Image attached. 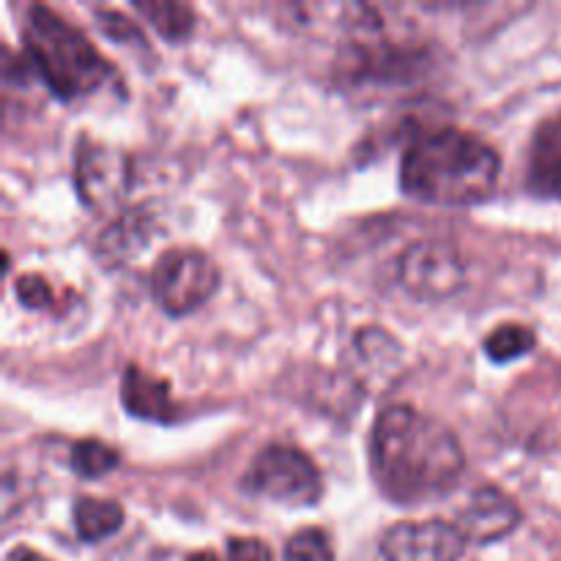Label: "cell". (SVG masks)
Returning <instances> with one entry per match:
<instances>
[{"instance_id":"cell-1","label":"cell","mask_w":561,"mask_h":561,"mask_svg":"<svg viewBox=\"0 0 561 561\" xmlns=\"http://www.w3.org/2000/svg\"><path fill=\"white\" fill-rule=\"evenodd\" d=\"M463 471V447L442 420L405 403L378 414L370 431V474L383 499L422 507L453 493Z\"/></svg>"},{"instance_id":"cell-2","label":"cell","mask_w":561,"mask_h":561,"mask_svg":"<svg viewBox=\"0 0 561 561\" xmlns=\"http://www.w3.org/2000/svg\"><path fill=\"white\" fill-rule=\"evenodd\" d=\"M502 159L471 131L442 126L420 131L400 159V190L431 206H477L496 192Z\"/></svg>"},{"instance_id":"cell-3","label":"cell","mask_w":561,"mask_h":561,"mask_svg":"<svg viewBox=\"0 0 561 561\" xmlns=\"http://www.w3.org/2000/svg\"><path fill=\"white\" fill-rule=\"evenodd\" d=\"M22 42L36 75L60 102L88 96L113 77V64L104 60L80 27L71 25L49 5L27 9Z\"/></svg>"},{"instance_id":"cell-4","label":"cell","mask_w":561,"mask_h":561,"mask_svg":"<svg viewBox=\"0 0 561 561\" xmlns=\"http://www.w3.org/2000/svg\"><path fill=\"white\" fill-rule=\"evenodd\" d=\"M250 496L285 507H316L323 496V477L316 460L290 444H268L252 458L241 477Z\"/></svg>"},{"instance_id":"cell-5","label":"cell","mask_w":561,"mask_h":561,"mask_svg":"<svg viewBox=\"0 0 561 561\" xmlns=\"http://www.w3.org/2000/svg\"><path fill=\"white\" fill-rule=\"evenodd\" d=\"M219 290V268L206 252L175 247L162 252L151 272V296L173 318L192 316Z\"/></svg>"},{"instance_id":"cell-6","label":"cell","mask_w":561,"mask_h":561,"mask_svg":"<svg viewBox=\"0 0 561 561\" xmlns=\"http://www.w3.org/2000/svg\"><path fill=\"white\" fill-rule=\"evenodd\" d=\"M75 190L82 206L113 211L131 190V159L107 142L82 135L75 148Z\"/></svg>"},{"instance_id":"cell-7","label":"cell","mask_w":561,"mask_h":561,"mask_svg":"<svg viewBox=\"0 0 561 561\" xmlns=\"http://www.w3.org/2000/svg\"><path fill=\"white\" fill-rule=\"evenodd\" d=\"M398 279L414 299L444 301L466 283V261L449 241H414L398 257Z\"/></svg>"},{"instance_id":"cell-8","label":"cell","mask_w":561,"mask_h":561,"mask_svg":"<svg viewBox=\"0 0 561 561\" xmlns=\"http://www.w3.org/2000/svg\"><path fill=\"white\" fill-rule=\"evenodd\" d=\"M466 546L469 542L449 520L398 524L383 531L378 561H458Z\"/></svg>"},{"instance_id":"cell-9","label":"cell","mask_w":561,"mask_h":561,"mask_svg":"<svg viewBox=\"0 0 561 561\" xmlns=\"http://www.w3.org/2000/svg\"><path fill=\"white\" fill-rule=\"evenodd\" d=\"M520 520H524V513L510 493L496 485H482L471 493L453 524L458 526L469 546H491L513 535Z\"/></svg>"},{"instance_id":"cell-10","label":"cell","mask_w":561,"mask_h":561,"mask_svg":"<svg viewBox=\"0 0 561 561\" xmlns=\"http://www.w3.org/2000/svg\"><path fill=\"white\" fill-rule=\"evenodd\" d=\"M340 66L348 80L359 82H405L420 75V53L389 47V44L354 42L343 49Z\"/></svg>"},{"instance_id":"cell-11","label":"cell","mask_w":561,"mask_h":561,"mask_svg":"<svg viewBox=\"0 0 561 561\" xmlns=\"http://www.w3.org/2000/svg\"><path fill=\"white\" fill-rule=\"evenodd\" d=\"M526 186L531 195L561 201V107L540 121L526 157Z\"/></svg>"},{"instance_id":"cell-12","label":"cell","mask_w":561,"mask_h":561,"mask_svg":"<svg viewBox=\"0 0 561 561\" xmlns=\"http://www.w3.org/2000/svg\"><path fill=\"white\" fill-rule=\"evenodd\" d=\"M151 214H148L146 208H129V211L115 217L113 222L99 233L93 252H96L99 263H102L104 268H118L146 250L148 241H151Z\"/></svg>"},{"instance_id":"cell-13","label":"cell","mask_w":561,"mask_h":561,"mask_svg":"<svg viewBox=\"0 0 561 561\" xmlns=\"http://www.w3.org/2000/svg\"><path fill=\"white\" fill-rule=\"evenodd\" d=\"M121 405L135 420L159 422V425H168L175 420L170 383L146 373L140 365H126L124 376H121Z\"/></svg>"},{"instance_id":"cell-14","label":"cell","mask_w":561,"mask_h":561,"mask_svg":"<svg viewBox=\"0 0 561 561\" xmlns=\"http://www.w3.org/2000/svg\"><path fill=\"white\" fill-rule=\"evenodd\" d=\"M124 507L113 499L99 496H80L71 507V520H75V531L82 542H102L121 531L124 526Z\"/></svg>"},{"instance_id":"cell-15","label":"cell","mask_w":561,"mask_h":561,"mask_svg":"<svg viewBox=\"0 0 561 561\" xmlns=\"http://www.w3.org/2000/svg\"><path fill=\"white\" fill-rule=\"evenodd\" d=\"M135 11L164 38V42H186L195 33V11L179 0H137Z\"/></svg>"},{"instance_id":"cell-16","label":"cell","mask_w":561,"mask_h":561,"mask_svg":"<svg viewBox=\"0 0 561 561\" xmlns=\"http://www.w3.org/2000/svg\"><path fill=\"white\" fill-rule=\"evenodd\" d=\"M354 351L359 365L370 376H392L400 365V354H403L398 340L383 332L381 327H365L362 332H356Z\"/></svg>"},{"instance_id":"cell-17","label":"cell","mask_w":561,"mask_h":561,"mask_svg":"<svg viewBox=\"0 0 561 561\" xmlns=\"http://www.w3.org/2000/svg\"><path fill=\"white\" fill-rule=\"evenodd\" d=\"M537 345L535 329L524 327V323H502L493 329L485 340H482V351L496 365H510L515 359H524L531 354Z\"/></svg>"},{"instance_id":"cell-18","label":"cell","mask_w":561,"mask_h":561,"mask_svg":"<svg viewBox=\"0 0 561 561\" xmlns=\"http://www.w3.org/2000/svg\"><path fill=\"white\" fill-rule=\"evenodd\" d=\"M118 449L99 442V438H82V442L71 444L69 449V469L75 471L80 480H99V477L118 469Z\"/></svg>"},{"instance_id":"cell-19","label":"cell","mask_w":561,"mask_h":561,"mask_svg":"<svg viewBox=\"0 0 561 561\" xmlns=\"http://www.w3.org/2000/svg\"><path fill=\"white\" fill-rule=\"evenodd\" d=\"M285 561H334L332 540L323 529H301L285 542Z\"/></svg>"},{"instance_id":"cell-20","label":"cell","mask_w":561,"mask_h":561,"mask_svg":"<svg viewBox=\"0 0 561 561\" xmlns=\"http://www.w3.org/2000/svg\"><path fill=\"white\" fill-rule=\"evenodd\" d=\"M16 299L27 310H49L55 305V290L42 274H22L14 285Z\"/></svg>"},{"instance_id":"cell-21","label":"cell","mask_w":561,"mask_h":561,"mask_svg":"<svg viewBox=\"0 0 561 561\" xmlns=\"http://www.w3.org/2000/svg\"><path fill=\"white\" fill-rule=\"evenodd\" d=\"M96 25L99 31L104 33V36H110L113 42H135V44H146V38H142V31L137 27V22L126 20L121 11H113V9H96Z\"/></svg>"},{"instance_id":"cell-22","label":"cell","mask_w":561,"mask_h":561,"mask_svg":"<svg viewBox=\"0 0 561 561\" xmlns=\"http://www.w3.org/2000/svg\"><path fill=\"white\" fill-rule=\"evenodd\" d=\"M228 561H274V553L257 537H230Z\"/></svg>"},{"instance_id":"cell-23","label":"cell","mask_w":561,"mask_h":561,"mask_svg":"<svg viewBox=\"0 0 561 561\" xmlns=\"http://www.w3.org/2000/svg\"><path fill=\"white\" fill-rule=\"evenodd\" d=\"M5 561H53V559L42 557V553H36L33 548H27V546H16V548H11Z\"/></svg>"},{"instance_id":"cell-24","label":"cell","mask_w":561,"mask_h":561,"mask_svg":"<svg viewBox=\"0 0 561 561\" xmlns=\"http://www.w3.org/2000/svg\"><path fill=\"white\" fill-rule=\"evenodd\" d=\"M186 561H219V559L214 557V553H208V551H197V553H190Z\"/></svg>"}]
</instances>
